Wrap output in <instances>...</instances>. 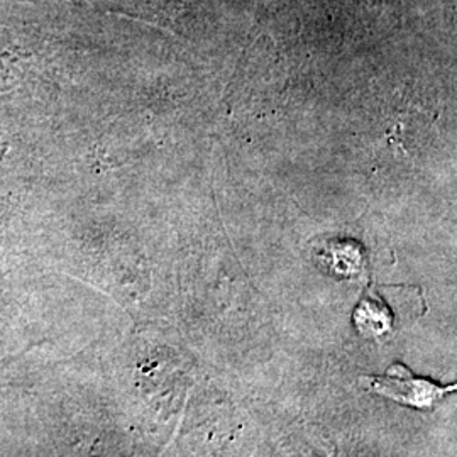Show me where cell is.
Masks as SVG:
<instances>
[{
    "instance_id": "1",
    "label": "cell",
    "mask_w": 457,
    "mask_h": 457,
    "mask_svg": "<svg viewBox=\"0 0 457 457\" xmlns=\"http://www.w3.org/2000/svg\"><path fill=\"white\" fill-rule=\"evenodd\" d=\"M366 381L371 392L379 393L398 403H405L417 409L432 407L444 395L456 390L454 385L439 386L428 379L415 378L402 364L392 366L386 376H371Z\"/></svg>"
},
{
    "instance_id": "2",
    "label": "cell",
    "mask_w": 457,
    "mask_h": 457,
    "mask_svg": "<svg viewBox=\"0 0 457 457\" xmlns=\"http://www.w3.org/2000/svg\"><path fill=\"white\" fill-rule=\"evenodd\" d=\"M356 322L361 332L378 336L386 332L392 327V315L381 303L362 302L360 311L356 313Z\"/></svg>"
}]
</instances>
